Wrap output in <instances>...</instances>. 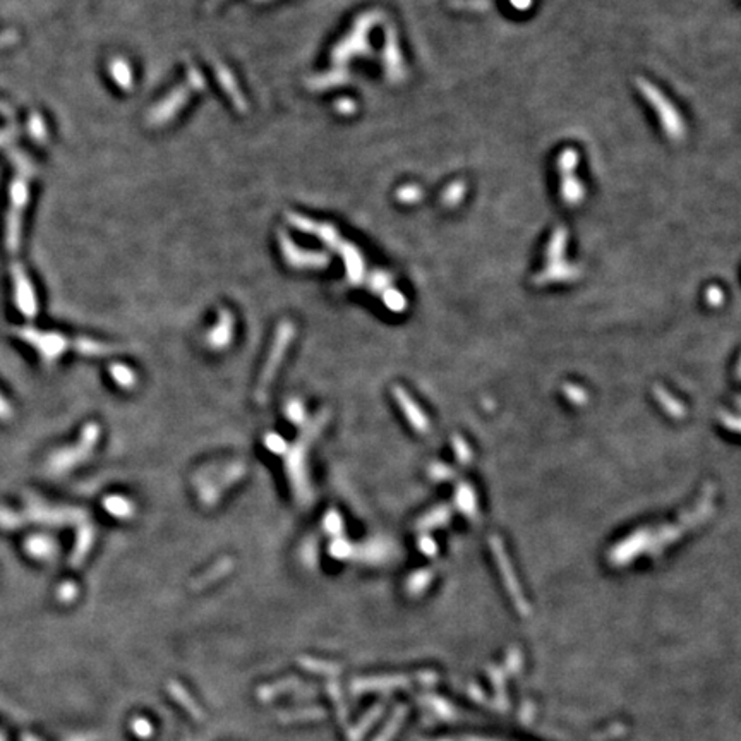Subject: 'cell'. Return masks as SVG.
Listing matches in <instances>:
<instances>
[{
  "label": "cell",
  "mask_w": 741,
  "mask_h": 741,
  "mask_svg": "<svg viewBox=\"0 0 741 741\" xmlns=\"http://www.w3.org/2000/svg\"><path fill=\"white\" fill-rule=\"evenodd\" d=\"M323 525H324V530H326L330 536L333 537H341V530H344V522H341V516L338 515L335 509H330V512L324 515V520H323Z\"/></svg>",
  "instance_id": "cell-22"
},
{
  "label": "cell",
  "mask_w": 741,
  "mask_h": 741,
  "mask_svg": "<svg viewBox=\"0 0 741 741\" xmlns=\"http://www.w3.org/2000/svg\"><path fill=\"white\" fill-rule=\"evenodd\" d=\"M326 717V711L323 707H297V709H281L276 712V719L281 724H290V722H309L319 721Z\"/></svg>",
  "instance_id": "cell-11"
},
{
  "label": "cell",
  "mask_w": 741,
  "mask_h": 741,
  "mask_svg": "<svg viewBox=\"0 0 741 741\" xmlns=\"http://www.w3.org/2000/svg\"><path fill=\"white\" fill-rule=\"evenodd\" d=\"M453 447H455V450H457L458 460H460L462 463L470 462V457H472V455H470V448H469V444H467L465 440H462L460 436H455L453 438Z\"/></svg>",
  "instance_id": "cell-26"
},
{
  "label": "cell",
  "mask_w": 741,
  "mask_h": 741,
  "mask_svg": "<svg viewBox=\"0 0 741 741\" xmlns=\"http://www.w3.org/2000/svg\"><path fill=\"white\" fill-rule=\"evenodd\" d=\"M265 444L270 451H273V453H276V455H285V451H287V448H288V444L285 443L283 438L273 433L266 434Z\"/></svg>",
  "instance_id": "cell-25"
},
{
  "label": "cell",
  "mask_w": 741,
  "mask_h": 741,
  "mask_svg": "<svg viewBox=\"0 0 741 741\" xmlns=\"http://www.w3.org/2000/svg\"><path fill=\"white\" fill-rule=\"evenodd\" d=\"M19 335L31 347L37 348L45 361H57L67 348H74V341L67 340L59 333H40V331H31V328H23Z\"/></svg>",
  "instance_id": "cell-4"
},
{
  "label": "cell",
  "mask_w": 741,
  "mask_h": 741,
  "mask_svg": "<svg viewBox=\"0 0 741 741\" xmlns=\"http://www.w3.org/2000/svg\"><path fill=\"white\" fill-rule=\"evenodd\" d=\"M285 415H287L288 420H292L294 424H302L306 419V409L304 405H302V402L299 400H290L287 404V407H285Z\"/></svg>",
  "instance_id": "cell-23"
},
{
  "label": "cell",
  "mask_w": 741,
  "mask_h": 741,
  "mask_svg": "<svg viewBox=\"0 0 741 741\" xmlns=\"http://www.w3.org/2000/svg\"><path fill=\"white\" fill-rule=\"evenodd\" d=\"M9 415H10L9 404H7L6 398H3L2 393H0V419H7Z\"/></svg>",
  "instance_id": "cell-29"
},
{
  "label": "cell",
  "mask_w": 741,
  "mask_h": 741,
  "mask_svg": "<svg viewBox=\"0 0 741 741\" xmlns=\"http://www.w3.org/2000/svg\"><path fill=\"white\" fill-rule=\"evenodd\" d=\"M0 741H6V740H3V738H2V736H0Z\"/></svg>",
  "instance_id": "cell-31"
},
{
  "label": "cell",
  "mask_w": 741,
  "mask_h": 741,
  "mask_svg": "<svg viewBox=\"0 0 741 741\" xmlns=\"http://www.w3.org/2000/svg\"><path fill=\"white\" fill-rule=\"evenodd\" d=\"M98 438H100L98 424H88L83 436H81V440L83 441L79 443V447L67 448V450L60 451L59 455H55V457L52 458V462H50L52 469L57 470V472H60V470H67L69 467H73L74 463L84 460V458L91 453L93 448L96 447Z\"/></svg>",
  "instance_id": "cell-5"
},
{
  "label": "cell",
  "mask_w": 741,
  "mask_h": 741,
  "mask_svg": "<svg viewBox=\"0 0 741 741\" xmlns=\"http://www.w3.org/2000/svg\"><path fill=\"white\" fill-rule=\"evenodd\" d=\"M280 245L287 263H290L295 268H324L328 265V258L321 252L302 251L283 234L280 235Z\"/></svg>",
  "instance_id": "cell-6"
},
{
  "label": "cell",
  "mask_w": 741,
  "mask_h": 741,
  "mask_svg": "<svg viewBox=\"0 0 741 741\" xmlns=\"http://www.w3.org/2000/svg\"><path fill=\"white\" fill-rule=\"evenodd\" d=\"M23 741H40V740H37L35 736H31V735H23Z\"/></svg>",
  "instance_id": "cell-30"
},
{
  "label": "cell",
  "mask_w": 741,
  "mask_h": 741,
  "mask_svg": "<svg viewBox=\"0 0 741 741\" xmlns=\"http://www.w3.org/2000/svg\"><path fill=\"white\" fill-rule=\"evenodd\" d=\"M167 692H169L170 697H172L192 719H196V721H203V719H205L203 709L199 707V704L194 700V697L185 690L182 683L176 682V679H169V682H167Z\"/></svg>",
  "instance_id": "cell-9"
},
{
  "label": "cell",
  "mask_w": 741,
  "mask_h": 741,
  "mask_svg": "<svg viewBox=\"0 0 741 741\" xmlns=\"http://www.w3.org/2000/svg\"><path fill=\"white\" fill-rule=\"evenodd\" d=\"M201 88H203V77H201V74H199V71H196V69L189 71L187 81H185L184 86L173 90L169 95V98L163 100V102L160 103L155 110H153L151 117H149V122L162 124V122H165V120H169L170 117L176 115V113L179 112L180 106L187 102L189 95L194 93L196 90H201Z\"/></svg>",
  "instance_id": "cell-3"
},
{
  "label": "cell",
  "mask_w": 741,
  "mask_h": 741,
  "mask_svg": "<svg viewBox=\"0 0 741 741\" xmlns=\"http://www.w3.org/2000/svg\"><path fill=\"white\" fill-rule=\"evenodd\" d=\"M326 419L328 414L323 412V414L316 417L312 422L304 426V433L299 438L297 443L288 447L287 451H285V469H287L288 482H290L292 493H294L299 505H308L311 503L312 500V487L311 482H309L308 472V450L309 444L321 433L324 424H326Z\"/></svg>",
  "instance_id": "cell-1"
},
{
  "label": "cell",
  "mask_w": 741,
  "mask_h": 741,
  "mask_svg": "<svg viewBox=\"0 0 741 741\" xmlns=\"http://www.w3.org/2000/svg\"><path fill=\"white\" fill-rule=\"evenodd\" d=\"M110 73H112V77L115 79V83L119 84L120 88L129 90V88L133 86V74H131V69H129V66H127V62H124V60H120V59L113 60L112 66H110Z\"/></svg>",
  "instance_id": "cell-16"
},
{
  "label": "cell",
  "mask_w": 741,
  "mask_h": 741,
  "mask_svg": "<svg viewBox=\"0 0 741 741\" xmlns=\"http://www.w3.org/2000/svg\"><path fill=\"white\" fill-rule=\"evenodd\" d=\"M110 374H112L113 381H115L120 388L129 390V388H133L134 384H136L138 377L136 374H134V370L124 364H113L112 368H110Z\"/></svg>",
  "instance_id": "cell-17"
},
{
  "label": "cell",
  "mask_w": 741,
  "mask_h": 741,
  "mask_svg": "<svg viewBox=\"0 0 741 741\" xmlns=\"http://www.w3.org/2000/svg\"><path fill=\"white\" fill-rule=\"evenodd\" d=\"M77 596V587L74 583H64L59 590V599L62 602H71Z\"/></svg>",
  "instance_id": "cell-27"
},
{
  "label": "cell",
  "mask_w": 741,
  "mask_h": 741,
  "mask_svg": "<svg viewBox=\"0 0 741 741\" xmlns=\"http://www.w3.org/2000/svg\"><path fill=\"white\" fill-rule=\"evenodd\" d=\"M232 338H234V316L229 311H222L218 323L209 331L206 341L215 350H222V348L229 347Z\"/></svg>",
  "instance_id": "cell-8"
},
{
  "label": "cell",
  "mask_w": 741,
  "mask_h": 741,
  "mask_svg": "<svg viewBox=\"0 0 741 741\" xmlns=\"http://www.w3.org/2000/svg\"><path fill=\"white\" fill-rule=\"evenodd\" d=\"M654 393H655V397H657L659 404H661L662 407L666 409V412H668L669 415H673V417H683V415H685V412H683V405L679 404V402H676L675 398H673L671 395H669L668 391L664 390V388L655 386Z\"/></svg>",
  "instance_id": "cell-18"
},
{
  "label": "cell",
  "mask_w": 741,
  "mask_h": 741,
  "mask_svg": "<svg viewBox=\"0 0 741 741\" xmlns=\"http://www.w3.org/2000/svg\"><path fill=\"white\" fill-rule=\"evenodd\" d=\"M326 692L330 693L331 698H333L335 707H337V712H338V717H340V721H345V717H347V711H345V705H344V702H341V693H340V688H338L337 683H333V682L328 683Z\"/></svg>",
  "instance_id": "cell-24"
},
{
  "label": "cell",
  "mask_w": 741,
  "mask_h": 741,
  "mask_svg": "<svg viewBox=\"0 0 741 741\" xmlns=\"http://www.w3.org/2000/svg\"><path fill=\"white\" fill-rule=\"evenodd\" d=\"M295 328L294 324L283 321L278 326L275 340H273L272 350H270L268 359L265 362V368L261 370V376H259L258 388H256V400L258 404H265L266 398H268L270 390H272V384L275 381L278 369H280L281 362H283L285 354H287L288 347H290L292 340H294Z\"/></svg>",
  "instance_id": "cell-2"
},
{
  "label": "cell",
  "mask_w": 741,
  "mask_h": 741,
  "mask_svg": "<svg viewBox=\"0 0 741 741\" xmlns=\"http://www.w3.org/2000/svg\"><path fill=\"white\" fill-rule=\"evenodd\" d=\"M420 551L427 556H433L434 553H436V544H434V541L431 539V537L422 536V541H420Z\"/></svg>",
  "instance_id": "cell-28"
},
{
  "label": "cell",
  "mask_w": 741,
  "mask_h": 741,
  "mask_svg": "<svg viewBox=\"0 0 741 741\" xmlns=\"http://www.w3.org/2000/svg\"><path fill=\"white\" fill-rule=\"evenodd\" d=\"M131 731H133L134 736H138V738L141 740H148L149 736H153V724L149 719L142 717V715H138V717H133L131 719Z\"/></svg>",
  "instance_id": "cell-21"
},
{
  "label": "cell",
  "mask_w": 741,
  "mask_h": 741,
  "mask_svg": "<svg viewBox=\"0 0 741 741\" xmlns=\"http://www.w3.org/2000/svg\"><path fill=\"white\" fill-rule=\"evenodd\" d=\"M448 518H450V509H448L447 507H441V508L433 509L431 513H427V515L420 520L419 525L422 527V529H431V527L443 525Z\"/></svg>",
  "instance_id": "cell-20"
},
{
  "label": "cell",
  "mask_w": 741,
  "mask_h": 741,
  "mask_svg": "<svg viewBox=\"0 0 741 741\" xmlns=\"http://www.w3.org/2000/svg\"><path fill=\"white\" fill-rule=\"evenodd\" d=\"M299 666L304 668L306 671L312 673V675L337 676L338 673H340V666L335 664V662L321 661V659H316V657H308V655L299 657Z\"/></svg>",
  "instance_id": "cell-13"
},
{
  "label": "cell",
  "mask_w": 741,
  "mask_h": 741,
  "mask_svg": "<svg viewBox=\"0 0 741 741\" xmlns=\"http://www.w3.org/2000/svg\"><path fill=\"white\" fill-rule=\"evenodd\" d=\"M105 509L110 515L117 516V518H127L134 513V507L129 500L122 496H110L105 500Z\"/></svg>",
  "instance_id": "cell-14"
},
{
  "label": "cell",
  "mask_w": 741,
  "mask_h": 741,
  "mask_svg": "<svg viewBox=\"0 0 741 741\" xmlns=\"http://www.w3.org/2000/svg\"><path fill=\"white\" fill-rule=\"evenodd\" d=\"M457 503L467 516H477V500L473 491L469 486H460L457 491Z\"/></svg>",
  "instance_id": "cell-15"
},
{
  "label": "cell",
  "mask_w": 741,
  "mask_h": 741,
  "mask_svg": "<svg viewBox=\"0 0 741 741\" xmlns=\"http://www.w3.org/2000/svg\"><path fill=\"white\" fill-rule=\"evenodd\" d=\"M393 395H395L397 404L400 405L402 411H404L405 417H407V419L411 420L412 426H414V429L419 431V433H427V431H429V420H427V417L422 414V411L417 407L415 402L409 397L407 391H405L402 386H395Z\"/></svg>",
  "instance_id": "cell-7"
},
{
  "label": "cell",
  "mask_w": 741,
  "mask_h": 741,
  "mask_svg": "<svg viewBox=\"0 0 741 741\" xmlns=\"http://www.w3.org/2000/svg\"><path fill=\"white\" fill-rule=\"evenodd\" d=\"M28 550H30L31 554L38 556V558H46V556H53L57 553V546L48 537H35V539H31L30 544H28Z\"/></svg>",
  "instance_id": "cell-19"
},
{
  "label": "cell",
  "mask_w": 741,
  "mask_h": 741,
  "mask_svg": "<svg viewBox=\"0 0 741 741\" xmlns=\"http://www.w3.org/2000/svg\"><path fill=\"white\" fill-rule=\"evenodd\" d=\"M93 543H95V530H93V527L90 525V523H84L83 529H81V532H79V536H77L76 550H74V553H73V565L74 566H81L83 559L86 558L88 553H90Z\"/></svg>",
  "instance_id": "cell-12"
},
{
  "label": "cell",
  "mask_w": 741,
  "mask_h": 741,
  "mask_svg": "<svg viewBox=\"0 0 741 741\" xmlns=\"http://www.w3.org/2000/svg\"><path fill=\"white\" fill-rule=\"evenodd\" d=\"M302 685H304V683H302L299 678H295V676H288V678H281V679H278V682L261 685L258 690H256V697H258L259 702H272L273 698L280 697V695L297 692Z\"/></svg>",
  "instance_id": "cell-10"
}]
</instances>
